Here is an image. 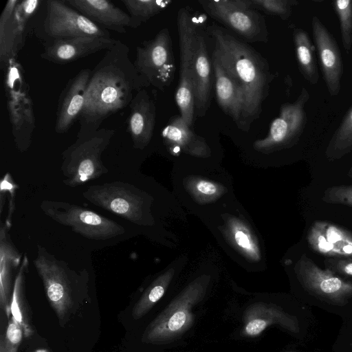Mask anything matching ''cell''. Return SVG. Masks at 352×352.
I'll use <instances>...</instances> for the list:
<instances>
[{
	"label": "cell",
	"instance_id": "obj_1",
	"mask_svg": "<svg viewBox=\"0 0 352 352\" xmlns=\"http://www.w3.org/2000/svg\"><path fill=\"white\" fill-rule=\"evenodd\" d=\"M129 53V47L118 40L91 70L77 120L78 133L99 129L104 120L129 106L136 93L144 89Z\"/></svg>",
	"mask_w": 352,
	"mask_h": 352
},
{
	"label": "cell",
	"instance_id": "obj_2",
	"mask_svg": "<svg viewBox=\"0 0 352 352\" xmlns=\"http://www.w3.org/2000/svg\"><path fill=\"white\" fill-rule=\"evenodd\" d=\"M214 42V56L243 91L245 106L241 130L248 131L262 111L273 80L267 60L253 47L215 24L206 30Z\"/></svg>",
	"mask_w": 352,
	"mask_h": 352
},
{
	"label": "cell",
	"instance_id": "obj_3",
	"mask_svg": "<svg viewBox=\"0 0 352 352\" xmlns=\"http://www.w3.org/2000/svg\"><path fill=\"white\" fill-rule=\"evenodd\" d=\"M114 133L113 129L102 128L77 134L76 140L62 153L65 185L76 187L108 173L101 157Z\"/></svg>",
	"mask_w": 352,
	"mask_h": 352
},
{
	"label": "cell",
	"instance_id": "obj_4",
	"mask_svg": "<svg viewBox=\"0 0 352 352\" xmlns=\"http://www.w3.org/2000/svg\"><path fill=\"white\" fill-rule=\"evenodd\" d=\"M205 294L200 281L188 285L146 328L142 342L160 344L170 342L186 333L192 326V309Z\"/></svg>",
	"mask_w": 352,
	"mask_h": 352
},
{
	"label": "cell",
	"instance_id": "obj_5",
	"mask_svg": "<svg viewBox=\"0 0 352 352\" xmlns=\"http://www.w3.org/2000/svg\"><path fill=\"white\" fill-rule=\"evenodd\" d=\"M133 65L144 87L151 85L164 91L170 85L176 66L168 28L162 29L153 38L137 46Z\"/></svg>",
	"mask_w": 352,
	"mask_h": 352
},
{
	"label": "cell",
	"instance_id": "obj_6",
	"mask_svg": "<svg viewBox=\"0 0 352 352\" xmlns=\"http://www.w3.org/2000/svg\"><path fill=\"white\" fill-rule=\"evenodd\" d=\"M199 3L211 18L247 42H267L265 19L252 8L250 0H204Z\"/></svg>",
	"mask_w": 352,
	"mask_h": 352
},
{
	"label": "cell",
	"instance_id": "obj_7",
	"mask_svg": "<svg viewBox=\"0 0 352 352\" xmlns=\"http://www.w3.org/2000/svg\"><path fill=\"white\" fill-rule=\"evenodd\" d=\"M41 210L54 221L74 232L95 240H107L124 233L125 229L105 217L80 206L58 201L43 200Z\"/></svg>",
	"mask_w": 352,
	"mask_h": 352
},
{
	"label": "cell",
	"instance_id": "obj_8",
	"mask_svg": "<svg viewBox=\"0 0 352 352\" xmlns=\"http://www.w3.org/2000/svg\"><path fill=\"white\" fill-rule=\"evenodd\" d=\"M177 30L179 44V79L175 100L180 116L191 126L195 115V95L192 80V64L196 50L197 31L189 12L181 8L177 12Z\"/></svg>",
	"mask_w": 352,
	"mask_h": 352
},
{
	"label": "cell",
	"instance_id": "obj_9",
	"mask_svg": "<svg viewBox=\"0 0 352 352\" xmlns=\"http://www.w3.org/2000/svg\"><path fill=\"white\" fill-rule=\"evenodd\" d=\"M309 98V91L302 87L294 102L283 104L278 116L271 122L268 134L263 139L255 141L254 148L261 151L272 152L296 144L307 122L305 107Z\"/></svg>",
	"mask_w": 352,
	"mask_h": 352
},
{
	"label": "cell",
	"instance_id": "obj_10",
	"mask_svg": "<svg viewBox=\"0 0 352 352\" xmlns=\"http://www.w3.org/2000/svg\"><path fill=\"white\" fill-rule=\"evenodd\" d=\"M34 264L43 281L47 299L62 324L73 305L70 276L74 272L66 262L58 259L39 245Z\"/></svg>",
	"mask_w": 352,
	"mask_h": 352
},
{
	"label": "cell",
	"instance_id": "obj_11",
	"mask_svg": "<svg viewBox=\"0 0 352 352\" xmlns=\"http://www.w3.org/2000/svg\"><path fill=\"white\" fill-rule=\"evenodd\" d=\"M82 196L92 204L129 221L142 223L143 194L131 184L113 182L94 185L89 186Z\"/></svg>",
	"mask_w": 352,
	"mask_h": 352
},
{
	"label": "cell",
	"instance_id": "obj_12",
	"mask_svg": "<svg viewBox=\"0 0 352 352\" xmlns=\"http://www.w3.org/2000/svg\"><path fill=\"white\" fill-rule=\"evenodd\" d=\"M295 272L302 287L326 302L344 306L352 298V282L346 280L328 268L322 269L306 254L296 264Z\"/></svg>",
	"mask_w": 352,
	"mask_h": 352
},
{
	"label": "cell",
	"instance_id": "obj_13",
	"mask_svg": "<svg viewBox=\"0 0 352 352\" xmlns=\"http://www.w3.org/2000/svg\"><path fill=\"white\" fill-rule=\"evenodd\" d=\"M45 4L42 30L47 41L80 36L111 38L108 30L97 26L65 1L48 0Z\"/></svg>",
	"mask_w": 352,
	"mask_h": 352
},
{
	"label": "cell",
	"instance_id": "obj_14",
	"mask_svg": "<svg viewBox=\"0 0 352 352\" xmlns=\"http://www.w3.org/2000/svg\"><path fill=\"white\" fill-rule=\"evenodd\" d=\"M41 1L10 0L0 17V63L6 69L25 39V30Z\"/></svg>",
	"mask_w": 352,
	"mask_h": 352
},
{
	"label": "cell",
	"instance_id": "obj_15",
	"mask_svg": "<svg viewBox=\"0 0 352 352\" xmlns=\"http://www.w3.org/2000/svg\"><path fill=\"white\" fill-rule=\"evenodd\" d=\"M311 29L323 79L330 96H336L340 91L344 72L341 52L333 35L316 15L311 18Z\"/></svg>",
	"mask_w": 352,
	"mask_h": 352
},
{
	"label": "cell",
	"instance_id": "obj_16",
	"mask_svg": "<svg viewBox=\"0 0 352 352\" xmlns=\"http://www.w3.org/2000/svg\"><path fill=\"white\" fill-rule=\"evenodd\" d=\"M118 40L98 36H80L47 41L41 58L63 65L76 61L98 52L111 49Z\"/></svg>",
	"mask_w": 352,
	"mask_h": 352
},
{
	"label": "cell",
	"instance_id": "obj_17",
	"mask_svg": "<svg viewBox=\"0 0 352 352\" xmlns=\"http://www.w3.org/2000/svg\"><path fill=\"white\" fill-rule=\"evenodd\" d=\"M309 247L330 258H352V232L325 221H315L307 236Z\"/></svg>",
	"mask_w": 352,
	"mask_h": 352
},
{
	"label": "cell",
	"instance_id": "obj_18",
	"mask_svg": "<svg viewBox=\"0 0 352 352\" xmlns=\"http://www.w3.org/2000/svg\"><path fill=\"white\" fill-rule=\"evenodd\" d=\"M91 69H81L70 78L60 93L56 113L54 130L57 133H67L78 120L85 102V96Z\"/></svg>",
	"mask_w": 352,
	"mask_h": 352
},
{
	"label": "cell",
	"instance_id": "obj_19",
	"mask_svg": "<svg viewBox=\"0 0 352 352\" xmlns=\"http://www.w3.org/2000/svg\"><path fill=\"white\" fill-rule=\"evenodd\" d=\"M243 321L241 333L248 337L258 336L272 325H278L292 333H298L300 330L298 318L274 304L251 305L244 311Z\"/></svg>",
	"mask_w": 352,
	"mask_h": 352
},
{
	"label": "cell",
	"instance_id": "obj_20",
	"mask_svg": "<svg viewBox=\"0 0 352 352\" xmlns=\"http://www.w3.org/2000/svg\"><path fill=\"white\" fill-rule=\"evenodd\" d=\"M66 3L102 29L125 34L130 17L108 0H66Z\"/></svg>",
	"mask_w": 352,
	"mask_h": 352
},
{
	"label": "cell",
	"instance_id": "obj_21",
	"mask_svg": "<svg viewBox=\"0 0 352 352\" xmlns=\"http://www.w3.org/2000/svg\"><path fill=\"white\" fill-rule=\"evenodd\" d=\"M129 131L133 147L143 149L151 141L155 124L156 106L145 89L138 91L130 104Z\"/></svg>",
	"mask_w": 352,
	"mask_h": 352
},
{
	"label": "cell",
	"instance_id": "obj_22",
	"mask_svg": "<svg viewBox=\"0 0 352 352\" xmlns=\"http://www.w3.org/2000/svg\"><path fill=\"white\" fill-rule=\"evenodd\" d=\"M203 34L199 32L192 64V80L195 95V115H206L210 104L212 64Z\"/></svg>",
	"mask_w": 352,
	"mask_h": 352
},
{
	"label": "cell",
	"instance_id": "obj_23",
	"mask_svg": "<svg viewBox=\"0 0 352 352\" xmlns=\"http://www.w3.org/2000/svg\"><path fill=\"white\" fill-rule=\"evenodd\" d=\"M217 101L239 129L242 128L245 99L242 90L219 60L212 55Z\"/></svg>",
	"mask_w": 352,
	"mask_h": 352
},
{
	"label": "cell",
	"instance_id": "obj_24",
	"mask_svg": "<svg viewBox=\"0 0 352 352\" xmlns=\"http://www.w3.org/2000/svg\"><path fill=\"white\" fill-rule=\"evenodd\" d=\"M10 226L1 224L0 229V306L8 317L14 280L13 274L21 264L22 256L8 236Z\"/></svg>",
	"mask_w": 352,
	"mask_h": 352
},
{
	"label": "cell",
	"instance_id": "obj_25",
	"mask_svg": "<svg viewBox=\"0 0 352 352\" xmlns=\"http://www.w3.org/2000/svg\"><path fill=\"white\" fill-rule=\"evenodd\" d=\"M9 111L16 145L21 152H23L30 144L34 128L32 105L28 100L16 96L9 103Z\"/></svg>",
	"mask_w": 352,
	"mask_h": 352
},
{
	"label": "cell",
	"instance_id": "obj_26",
	"mask_svg": "<svg viewBox=\"0 0 352 352\" xmlns=\"http://www.w3.org/2000/svg\"><path fill=\"white\" fill-rule=\"evenodd\" d=\"M162 136L166 144L190 153L203 155L209 151L204 139L195 133L180 115L170 119L162 131Z\"/></svg>",
	"mask_w": 352,
	"mask_h": 352
},
{
	"label": "cell",
	"instance_id": "obj_27",
	"mask_svg": "<svg viewBox=\"0 0 352 352\" xmlns=\"http://www.w3.org/2000/svg\"><path fill=\"white\" fill-rule=\"evenodd\" d=\"M292 34L298 69L309 83L316 85L319 80L316 47L305 30L295 28Z\"/></svg>",
	"mask_w": 352,
	"mask_h": 352
},
{
	"label": "cell",
	"instance_id": "obj_28",
	"mask_svg": "<svg viewBox=\"0 0 352 352\" xmlns=\"http://www.w3.org/2000/svg\"><path fill=\"white\" fill-rule=\"evenodd\" d=\"M29 266L28 258L25 255L15 277L13 291L10 300L11 318L17 322L23 331L25 338L30 337L34 331L25 315L23 302V286L25 275Z\"/></svg>",
	"mask_w": 352,
	"mask_h": 352
},
{
	"label": "cell",
	"instance_id": "obj_29",
	"mask_svg": "<svg viewBox=\"0 0 352 352\" xmlns=\"http://www.w3.org/2000/svg\"><path fill=\"white\" fill-rule=\"evenodd\" d=\"M352 151V105L332 135L325 150L329 161L339 160Z\"/></svg>",
	"mask_w": 352,
	"mask_h": 352
},
{
	"label": "cell",
	"instance_id": "obj_30",
	"mask_svg": "<svg viewBox=\"0 0 352 352\" xmlns=\"http://www.w3.org/2000/svg\"><path fill=\"white\" fill-rule=\"evenodd\" d=\"M169 270L160 276L146 289L132 310L133 319L138 320L147 314L154 305L163 296L173 277Z\"/></svg>",
	"mask_w": 352,
	"mask_h": 352
},
{
	"label": "cell",
	"instance_id": "obj_31",
	"mask_svg": "<svg viewBox=\"0 0 352 352\" xmlns=\"http://www.w3.org/2000/svg\"><path fill=\"white\" fill-rule=\"evenodd\" d=\"M129 12L130 28H138L143 23L166 8L170 1L158 0H122Z\"/></svg>",
	"mask_w": 352,
	"mask_h": 352
},
{
	"label": "cell",
	"instance_id": "obj_32",
	"mask_svg": "<svg viewBox=\"0 0 352 352\" xmlns=\"http://www.w3.org/2000/svg\"><path fill=\"white\" fill-rule=\"evenodd\" d=\"M333 7L339 20L343 47L349 53L352 47V0L333 1Z\"/></svg>",
	"mask_w": 352,
	"mask_h": 352
},
{
	"label": "cell",
	"instance_id": "obj_33",
	"mask_svg": "<svg viewBox=\"0 0 352 352\" xmlns=\"http://www.w3.org/2000/svg\"><path fill=\"white\" fill-rule=\"evenodd\" d=\"M252 8L265 13L287 19L292 14V7L298 2L296 0H250Z\"/></svg>",
	"mask_w": 352,
	"mask_h": 352
},
{
	"label": "cell",
	"instance_id": "obj_34",
	"mask_svg": "<svg viewBox=\"0 0 352 352\" xmlns=\"http://www.w3.org/2000/svg\"><path fill=\"white\" fill-rule=\"evenodd\" d=\"M23 336L20 325L11 318L5 336H1L0 352H17Z\"/></svg>",
	"mask_w": 352,
	"mask_h": 352
},
{
	"label": "cell",
	"instance_id": "obj_35",
	"mask_svg": "<svg viewBox=\"0 0 352 352\" xmlns=\"http://www.w3.org/2000/svg\"><path fill=\"white\" fill-rule=\"evenodd\" d=\"M322 200L328 204L352 207V184L338 185L327 188L324 192Z\"/></svg>",
	"mask_w": 352,
	"mask_h": 352
},
{
	"label": "cell",
	"instance_id": "obj_36",
	"mask_svg": "<svg viewBox=\"0 0 352 352\" xmlns=\"http://www.w3.org/2000/svg\"><path fill=\"white\" fill-rule=\"evenodd\" d=\"M232 234L235 243L241 250L254 259L257 258L259 255L258 250L248 230L239 224L232 227Z\"/></svg>",
	"mask_w": 352,
	"mask_h": 352
},
{
	"label": "cell",
	"instance_id": "obj_37",
	"mask_svg": "<svg viewBox=\"0 0 352 352\" xmlns=\"http://www.w3.org/2000/svg\"><path fill=\"white\" fill-rule=\"evenodd\" d=\"M324 264L336 274L352 277V258H329Z\"/></svg>",
	"mask_w": 352,
	"mask_h": 352
},
{
	"label": "cell",
	"instance_id": "obj_38",
	"mask_svg": "<svg viewBox=\"0 0 352 352\" xmlns=\"http://www.w3.org/2000/svg\"><path fill=\"white\" fill-rule=\"evenodd\" d=\"M197 191L206 195H213L218 190L215 184L208 180H199L195 185Z\"/></svg>",
	"mask_w": 352,
	"mask_h": 352
},
{
	"label": "cell",
	"instance_id": "obj_39",
	"mask_svg": "<svg viewBox=\"0 0 352 352\" xmlns=\"http://www.w3.org/2000/svg\"><path fill=\"white\" fill-rule=\"evenodd\" d=\"M34 352H49V351L45 349H39L34 351Z\"/></svg>",
	"mask_w": 352,
	"mask_h": 352
},
{
	"label": "cell",
	"instance_id": "obj_40",
	"mask_svg": "<svg viewBox=\"0 0 352 352\" xmlns=\"http://www.w3.org/2000/svg\"><path fill=\"white\" fill-rule=\"evenodd\" d=\"M347 175L352 179V166H351L348 173H347Z\"/></svg>",
	"mask_w": 352,
	"mask_h": 352
}]
</instances>
